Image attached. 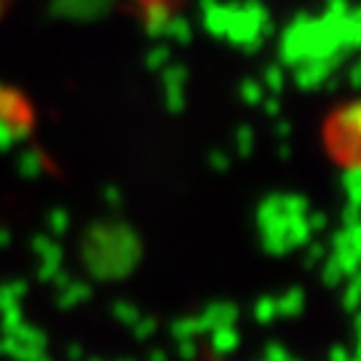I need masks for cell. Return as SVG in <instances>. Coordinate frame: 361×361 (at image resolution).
Masks as SVG:
<instances>
[{"instance_id": "obj_1", "label": "cell", "mask_w": 361, "mask_h": 361, "mask_svg": "<svg viewBox=\"0 0 361 361\" xmlns=\"http://www.w3.org/2000/svg\"><path fill=\"white\" fill-rule=\"evenodd\" d=\"M8 3H11V0H0V13L6 11V6H8Z\"/></svg>"}]
</instances>
